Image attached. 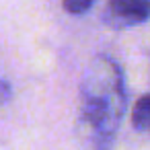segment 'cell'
<instances>
[{
  "mask_svg": "<svg viewBox=\"0 0 150 150\" xmlns=\"http://www.w3.org/2000/svg\"><path fill=\"white\" fill-rule=\"evenodd\" d=\"M150 19V0H109L107 21L113 27H134Z\"/></svg>",
  "mask_w": 150,
  "mask_h": 150,
  "instance_id": "cell-2",
  "label": "cell"
},
{
  "mask_svg": "<svg viewBox=\"0 0 150 150\" xmlns=\"http://www.w3.org/2000/svg\"><path fill=\"white\" fill-rule=\"evenodd\" d=\"M97 0H62L64 4V11L70 13V15H84Z\"/></svg>",
  "mask_w": 150,
  "mask_h": 150,
  "instance_id": "cell-4",
  "label": "cell"
},
{
  "mask_svg": "<svg viewBox=\"0 0 150 150\" xmlns=\"http://www.w3.org/2000/svg\"><path fill=\"white\" fill-rule=\"evenodd\" d=\"M11 99H13V86H11V82L0 78V107L6 105Z\"/></svg>",
  "mask_w": 150,
  "mask_h": 150,
  "instance_id": "cell-5",
  "label": "cell"
},
{
  "mask_svg": "<svg viewBox=\"0 0 150 150\" xmlns=\"http://www.w3.org/2000/svg\"><path fill=\"white\" fill-rule=\"evenodd\" d=\"M123 70L109 56H97L80 82L76 129L82 150H113L125 113Z\"/></svg>",
  "mask_w": 150,
  "mask_h": 150,
  "instance_id": "cell-1",
  "label": "cell"
},
{
  "mask_svg": "<svg viewBox=\"0 0 150 150\" xmlns=\"http://www.w3.org/2000/svg\"><path fill=\"white\" fill-rule=\"evenodd\" d=\"M148 129H150V127H148Z\"/></svg>",
  "mask_w": 150,
  "mask_h": 150,
  "instance_id": "cell-6",
  "label": "cell"
},
{
  "mask_svg": "<svg viewBox=\"0 0 150 150\" xmlns=\"http://www.w3.org/2000/svg\"><path fill=\"white\" fill-rule=\"evenodd\" d=\"M132 125L136 129L150 127V95H142L132 109Z\"/></svg>",
  "mask_w": 150,
  "mask_h": 150,
  "instance_id": "cell-3",
  "label": "cell"
}]
</instances>
